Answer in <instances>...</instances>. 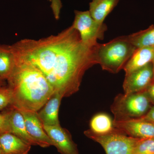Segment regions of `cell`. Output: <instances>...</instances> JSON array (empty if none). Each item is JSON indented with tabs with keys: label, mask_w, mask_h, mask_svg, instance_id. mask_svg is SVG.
<instances>
[{
	"label": "cell",
	"mask_w": 154,
	"mask_h": 154,
	"mask_svg": "<svg viewBox=\"0 0 154 154\" xmlns=\"http://www.w3.org/2000/svg\"><path fill=\"white\" fill-rule=\"evenodd\" d=\"M98 44H84L71 26L57 35L38 40L22 39L9 46L16 61L36 66L54 92L66 97L79 91L86 72L97 64Z\"/></svg>",
	"instance_id": "1"
},
{
	"label": "cell",
	"mask_w": 154,
	"mask_h": 154,
	"mask_svg": "<svg viewBox=\"0 0 154 154\" xmlns=\"http://www.w3.org/2000/svg\"><path fill=\"white\" fill-rule=\"evenodd\" d=\"M7 81L13 93L11 106L20 110L38 112L54 92L43 73L28 63L16 61Z\"/></svg>",
	"instance_id": "2"
},
{
	"label": "cell",
	"mask_w": 154,
	"mask_h": 154,
	"mask_svg": "<svg viewBox=\"0 0 154 154\" xmlns=\"http://www.w3.org/2000/svg\"><path fill=\"white\" fill-rule=\"evenodd\" d=\"M137 48L127 40L124 36L114 38L96 47V56L97 64L102 69L116 74L125 66Z\"/></svg>",
	"instance_id": "3"
},
{
	"label": "cell",
	"mask_w": 154,
	"mask_h": 154,
	"mask_svg": "<svg viewBox=\"0 0 154 154\" xmlns=\"http://www.w3.org/2000/svg\"><path fill=\"white\" fill-rule=\"evenodd\" d=\"M145 91L131 94H119L110 107L114 121L140 118L145 115L152 106Z\"/></svg>",
	"instance_id": "4"
},
{
	"label": "cell",
	"mask_w": 154,
	"mask_h": 154,
	"mask_svg": "<svg viewBox=\"0 0 154 154\" xmlns=\"http://www.w3.org/2000/svg\"><path fill=\"white\" fill-rule=\"evenodd\" d=\"M72 26L78 31L83 43L90 46H96L99 43L98 40L104 39L107 29L106 24L97 22L88 11H75Z\"/></svg>",
	"instance_id": "5"
},
{
	"label": "cell",
	"mask_w": 154,
	"mask_h": 154,
	"mask_svg": "<svg viewBox=\"0 0 154 154\" xmlns=\"http://www.w3.org/2000/svg\"><path fill=\"white\" fill-rule=\"evenodd\" d=\"M84 134L102 146L106 154H133L138 139L128 136L119 130L109 134L98 135L88 129L85 131Z\"/></svg>",
	"instance_id": "6"
},
{
	"label": "cell",
	"mask_w": 154,
	"mask_h": 154,
	"mask_svg": "<svg viewBox=\"0 0 154 154\" xmlns=\"http://www.w3.org/2000/svg\"><path fill=\"white\" fill-rule=\"evenodd\" d=\"M152 63L125 75L123 84L125 94H134L146 91L153 81Z\"/></svg>",
	"instance_id": "7"
},
{
	"label": "cell",
	"mask_w": 154,
	"mask_h": 154,
	"mask_svg": "<svg viewBox=\"0 0 154 154\" xmlns=\"http://www.w3.org/2000/svg\"><path fill=\"white\" fill-rule=\"evenodd\" d=\"M114 125L116 129L131 137L137 139L154 138V123L141 118L114 121Z\"/></svg>",
	"instance_id": "8"
},
{
	"label": "cell",
	"mask_w": 154,
	"mask_h": 154,
	"mask_svg": "<svg viewBox=\"0 0 154 154\" xmlns=\"http://www.w3.org/2000/svg\"><path fill=\"white\" fill-rule=\"evenodd\" d=\"M44 130L60 154H79L76 144L68 130L60 125L43 126Z\"/></svg>",
	"instance_id": "9"
},
{
	"label": "cell",
	"mask_w": 154,
	"mask_h": 154,
	"mask_svg": "<svg viewBox=\"0 0 154 154\" xmlns=\"http://www.w3.org/2000/svg\"><path fill=\"white\" fill-rule=\"evenodd\" d=\"M19 111L24 117L27 131L36 141L38 146L42 148L53 146L52 141L44 130L43 125L38 118L37 112L25 110Z\"/></svg>",
	"instance_id": "10"
},
{
	"label": "cell",
	"mask_w": 154,
	"mask_h": 154,
	"mask_svg": "<svg viewBox=\"0 0 154 154\" xmlns=\"http://www.w3.org/2000/svg\"><path fill=\"white\" fill-rule=\"evenodd\" d=\"M3 112L8 118L9 132L15 134L31 146H38L36 141L27 131L24 117L19 110L11 106L3 110Z\"/></svg>",
	"instance_id": "11"
},
{
	"label": "cell",
	"mask_w": 154,
	"mask_h": 154,
	"mask_svg": "<svg viewBox=\"0 0 154 154\" xmlns=\"http://www.w3.org/2000/svg\"><path fill=\"white\" fill-rule=\"evenodd\" d=\"M63 96L54 92L49 100L37 112V116L43 126L60 125L58 113L62 99Z\"/></svg>",
	"instance_id": "12"
},
{
	"label": "cell",
	"mask_w": 154,
	"mask_h": 154,
	"mask_svg": "<svg viewBox=\"0 0 154 154\" xmlns=\"http://www.w3.org/2000/svg\"><path fill=\"white\" fill-rule=\"evenodd\" d=\"M0 145L3 154H28L31 146L9 131H0Z\"/></svg>",
	"instance_id": "13"
},
{
	"label": "cell",
	"mask_w": 154,
	"mask_h": 154,
	"mask_svg": "<svg viewBox=\"0 0 154 154\" xmlns=\"http://www.w3.org/2000/svg\"><path fill=\"white\" fill-rule=\"evenodd\" d=\"M154 58V46L137 48L125 66V75L152 63Z\"/></svg>",
	"instance_id": "14"
},
{
	"label": "cell",
	"mask_w": 154,
	"mask_h": 154,
	"mask_svg": "<svg viewBox=\"0 0 154 154\" xmlns=\"http://www.w3.org/2000/svg\"><path fill=\"white\" fill-rule=\"evenodd\" d=\"M90 131L98 135H105L119 131L114 127L113 119L104 113L94 115L90 121Z\"/></svg>",
	"instance_id": "15"
},
{
	"label": "cell",
	"mask_w": 154,
	"mask_h": 154,
	"mask_svg": "<svg viewBox=\"0 0 154 154\" xmlns=\"http://www.w3.org/2000/svg\"><path fill=\"white\" fill-rule=\"evenodd\" d=\"M120 0H92L89 4V12L97 22L104 23L108 15L117 5Z\"/></svg>",
	"instance_id": "16"
},
{
	"label": "cell",
	"mask_w": 154,
	"mask_h": 154,
	"mask_svg": "<svg viewBox=\"0 0 154 154\" xmlns=\"http://www.w3.org/2000/svg\"><path fill=\"white\" fill-rule=\"evenodd\" d=\"M15 66V56L9 45H0V77L7 81Z\"/></svg>",
	"instance_id": "17"
},
{
	"label": "cell",
	"mask_w": 154,
	"mask_h": 154,
	"mask_svg": "<svg viewBox=\"0 0 154 154\" xmlns=\"http://www.w3.org/2000/svg\"><path fill=\"white\" fill-rule=\"evenodd\" d=\"M127 40L136 48L154 46V25L145 30L124 36Z\"/></svg>",
	"instance_id": "18"
},
{
	"label": "cell",
	"mask_w": 154,
	"mask_h": 154,
	"mask_svg": "<svg viewBox=\"0 0 154 154\" xmlns=\"http://www.w3.org/2000/svg\"><path fill=\"white\" fill-rule=\"evenodd\" d=\"M133 154H154V138L138 139Z\"/></svg>",
	"instance_id": "19"
},
{
	"label": "cell",
	"mask_w": 154,
	"mask_h": 154,
	"mask_svg": "<svg viewBox=\"0 0 154 154\" xmlns=\"http://www.w3.org/2000/svg\"><path fill=\"white\" fill-rule=\"evenodd\" d=\"M13 93L8 85L0 87V110H4L12 105Z\"/></svg>",
	"instance_id": "20"
},
{
	"label": "cell",
	"mask_w": 154,
	"mask_h": 154,
	"mask_svg": "<svg viewBox=\"0 0 154 154\" xmlns=\"http://www.w3.org/2000/svg\"><path fill=\"white\" fill-rule=\"evenodd\" d=\"M51 3V8L54 18L58 20L60 17L61 10L62 8L61 0H49Z\"/></svg>",
	"instance_id": "21"
},
{
	"label": "cell",
	"mask_w": 154,
	"mask_h": 154,
	"mask_svg": "<svg viewBox=\"0 0 154 154\" xmlns=\"http://www.w3.org/2000/svg\"><path fill=\"white\" fill-rule=\"evenodd\" d=\"M0 131L9 132L8 121L6 114L3 112L0 113Z\"/></svg>",
	"instance_id": "22"
},
{
	"label": "cell",
	"mask_w": 154,
	"mask_h": 154,
	"mask_svg": "<svg viewBox=\"0 0 154 154\" xmlns=\"http://www.w3.org/2000/svg\"><path fill=\"white\" fill-rule=\"evenodd\" d=\"M154 124V105L152 106L145 115L140 118Z\"/></svg>",
	"instance_id": "23"
},
{
	"label": "cell",
	"mask_w": 154,
	"mask_h": 154,
	"mask_svg": "<svg viewBox=\"0 0 154 154\" xmlns=\"http://www.w3.org/2000/svg\"><path fill=\"white\" fill-rule=\"evenodd\" d=\"M145 91L151 102L154 104V81H153Z\"/></svg>",
	"instance_id": "24"
},
{
	"label": "cell",
	"mask_w": 154,
	"mask_h": 154,
	"mask_svg": "<svg viewBox=\"0 0 154 154\" xmlns=\"http://www.w3.org/2000/svg\"><path fill=\"white\" fill-rule=\"evenodd\" d=\"M6 85V81L3 80L0 77V87H2Z\"/></svg>",
	"instance_id": "25"
},
{
	"label": "cell",
	"mask_w": 154,
	"mask_h": 154,
	"mask_svg": "<svg viewBox=\"0 0 154 154\" xmlns=\"http://www.w3.org/2000/svg\"><path fill=\"white\" fill-rule=\"evenodd\" d=\"M152 63L153 65V72H154V79H153V81H154V58L152 62Z\"/></svg>",
	"instance_id": "26"
},
{
	"label": "cell",
	"mask_w": 154,
	"mask_h": 154,
	"mask_svg": "<svg viewBox=\"0 0 154 154\" xmlns=\"http://www.w3.org/2000/svg\"><path fill=\"white\" fill-rule=\"evenodd\" d=\"M0 154H3L2 151V148H1V145H0Z\"/></svg>",
	"instance_id": "27"
},
{
	"label": "cell",
	"mask_w": 154,
	"mask_h": 154,
	"mask_svg": "<svg viewBox=\"0 0 154 154\" xmlns=\"http://www.w3.org/2000/svg\"><path fill=\"white\" fill-rule=\"evenodd\" d=\"M48 1H49V0H48Z\"/></svg>",
	"instance_id": "28"
}]
</instances>
